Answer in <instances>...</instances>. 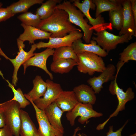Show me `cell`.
<instances>
[{
  "instance_id": "6da1fadb",
  "label": "cell",
  "mask_w": 136,
  "mask_h": 136,
  "mask_svg": "<svg viewBox=\"0 0 136 136\" xmlns=\"http://www.w3.org/2000/svg\"><path fill=\"white\" fill-rule=\"evenodd\" d=\"M69 15L65 11L55 8L52 15L41 21L37 27L43 31L51 33L50 37H64L74 31L81 32L69 20Z\"/></svg>"
},
{
  "instance_id": "7a4b0ae2",
  "label": "cell",
  "mask_w": 136,
  "mask_h": 136,
  "mask_svg": "<svg viewBox=\"0 0 136 136\" xmlns=\"http://www.w3.org/2000/svg\"><path fill=\"white\" fill-rule=\"evenodd\" d=\"M55 8L64 10L67 13L69 21L81 28L83 32V39L86 43H90L94 30L92 26L88 24V19L84 18L85 16L82 12L70 1H64L57 5Z\"/></svg>"
},
{
  "instance_id": "3957f363",
  "label": "cell",
  "mask_w": 136,
  "mask_h": 136,
  "mask_svg": "<svg viewBox=\"0 0 136 136\" xmlns=\"http://www.w3.org/2000/svg\"><path fill=\"white\" fill-rule=\"evenodd\" d=\"M77 55L78 59L77 67L80 73L92 76L96 72L101 73L106 68L102 57L94 53L83 52Z\"/></svg>"
},
{
  "instance_id": "277c9868",
  "label": "cell",
  "mask_w": 136,
  "mask_h": 136,
  "mask_svg": "<svg viewBox=\"0 0 136 136\" xmlns=\"http://www.w3.org/2000/svg\"><path fill=\"white\" fill-rule=\"evenodd\" d=\"M120 70L119 68H117V72L115 76V79L111 81L109 89L111 94L116 95L118 100V104L115 110L110 115L109 118L103 123L98 125V127L100 129H103L105 125L110 118L116 116L120 111L124 110L126 103L132 100L134 97V93L131 87L128 88L126 91L124 92L118 86L117 79Z\"/></svg>"
},
{
  "instance_id": "5b68a950",
  "label": "cell",
  "mask_w": 136,
  "mask_h": 136,
  "mask_svg": "<svg viewBox=\"0 0 136 136\" xmlns=\"http://www.w3.org/2000/svg\"><path fill=\"white\" fill-rule=\"evenodd\" d=\"M5 125L13 135L20 136L21 123L20 110L18 103L11 100L2 103Z\"/></svg>"
},
{
  "instance_id": "8992f818",
  "label": "cell",
  "mask_w": 136,
  "mask_h": 136,
  "mask_svg": "<svg viewBox=\"0 0 136 136\" xmlns=\"http://www.w3.org/2000/svg\"><path fill=\"white\" fill-rule=\"evenodd\" d=\"M73 4L80 10L87 18L92 25L94 30L96 32L108 29L111 30L113 28L109 23H105L104 18L101 14L95 18H93L89 12L90 9L94 10L96 6L91 0H84L82 3L78 0H74Z\"/></svg>"
},
{
  "instance_id": "52a82bcc",
  "label": "cell",
  "mask_w": 136,
  "mask_h": 136,
  "mask_svg": "<svg viewBox=\"0 0 136 136\" xmlns=\"http://www.w3.org/2000/svg\"><path fill=\"white\" fill-rule=\"evenodd\" d=\"M93 33L95 36L92 38V40L95 41L97 44L108 53L115 49L118 44L127 43L130 40L128 34L116 35L106 30Z\"/></svg>"
},
{
  "instance_id": "ba28073f",
  "label": "cell",
  "mask_w": 136,
  "mask_h": 136,
  "mask_svg": "<svg viewBox=\"0 0 136 136\" xmlns=\"http://www.w3.org/2000/svg\"><path fill=\"white\" fill-rule=\"evenodd\" d=\"M103 115L102 113L93 109V105L78 102L71 111L66 113V116L71 125L73 126L75 120L78 116L80 117L78 120V122L83 124L91 118L99 117Z\"/></svg>"
},
{
  "instance_id": "9c48e42d",
  "label": "cell",
  "mask_w": 136,
  "mask_h": 136,
  "mask_svg": "<svg viewBox=\"0 0 136 136\" xmlns=\"http://www.w3.org/2000/svg\"><path fill=\"white\" fill-rule=\"evenodd\" d=\"M17 43L19 51L17 55L14 59L10 58L7 56L0 47L1 55L10 60L14 66V70L12 76V84L15 86H16L18 82L17 73L20 66L28 59L34 55V52L37 49L36 44H34L32 45L30 50L28 52H26L24 50L25 45L23 43L20 42Z\"/></svg>"
},
{
  "instance_id": "30bf717a",
  "label": "cell",
  "mask_w": 136,
  "mask_h": 136,
  "mask_svg": "<svg viewBox=\"0 0 136 136\" xmlns=\"http://www.w3.org/2000/svg\"><path fill=\"white\" fill-rule=\"evenodd\" d=\"M46 82L47 88L43 97L33 101L38 108L43 110L54 102L63 91L60 84L49 79Z\"/></svg>"
},
{
  "instance_id": "8fae6325",
  "label": "cell",
  "mask_w": 136,
  "mask_h": 136,
  "mask_svg": "<svg viewBox=\"0 0 136 136\" xmlns=\"http://www.w3.org/2000/svg\"><path fill=\"white\" fill-rule=\"evenodd\" d=\"M83 36V33L81 32L76 31L62 37H50L48 42H40L37 43L36 48L39 49L46 48L53 49L63 46H72L75 41L81 39Z\"/></svg>"
},
{
  "instance_id": "7c38bea8",
  "label": "cell",
  "mask_w": 136,
  "mask_h": 136,
  "mask_svg": "<svg viewBox=\"0 0 136 136\" xmlns=\"http://www.w3.org/2000/svg\"><path fill=\"white\" fill-rule=\"evenodd\" d=\"M26 98L31 103L35 110L39 128L38 129L41 136H60L63 134L56 130L51 125L43 110L36 106L33 101L26 95Z\"/></svg>"
},
{
  "instance_id": "4fadbf2b",
  "label": "cell",
  "mask_w": 136,
  "mask_h": 136,
  "mask_svg": "<svg viewBox=\"0 0 136 136\" xmlns=\"http://www.w3.org/2000/svg\"><path fill=\"white\" fill-rule=\"evenodd\" d=\"M123 9V20L119 36L128 34L131 40L136 35V23L132 14L130 0H122Z\"/></svg>"
},
{
  "instance_id": "5bb4252c",
  "label": "cell",
  "mask_w": 136,
  "mask_h": 136,
  "mask_svg": "<svg viewBox=\"0 0 136 136\" xmlns=\"http://www.w3.org/2000/svg\"><path fill=\"white\" fill-rule=\"evenodd\" d=\"M54 51L53 49L47 48L41 52L34 53L33 56L28 59L22 64L24 68V74L25 73L26 70L28 66H35L44 70L49 75L50 80H53L52 74L47 69L46 62L49 57L53 55Z\"/></svg>"
},
{
  "instance_id": "9a60e30c",
  "label": "cell",
  "mask_w": 136,
  "mask_h": 136,
  "mask_svg": "<svg viewBox=\"0 0 136 136\" xmlns=\"http://www.w3.org/2000/svg\"><path fill=\"white\" fill-rule=\"evenodd\" d=\"M116 71V68L114 65L108 64L99 76L90 78L87 82L95 94H98L103 88V85L104 83L115 79L114 75Z\"/></svg>"
},
{
  "instance_id": "2e32d148",
  "label": "cell",
  "mask_w": 136,
  "mask_h": 136,
  "mask_svg": "<svg viewBox=\"0 0 136 136\" xmlns=\"http://www.w3.org/2000/svg\"><path fill=\"white\" fill-rule=\"evenodd\" d=\"M21 26L24 29L23 32L17 39L24 42L29 41V44H35V41L38 40L49 39L51 34L43 31L37 27L26 25L22 23Z\"/></svg>"
},
{
  "instance_id": "e0dca14e",
  "label": "cell",
  "mask_w": 136,
  "mask_h": 136,
  "mask_svg": "<svg viewBox=\"0 0 136 136\" xmlns=\"http://www.w3.org/2000/svg\"><path fill=\"white\" fill-rule=\"evenodd\" d=\"M43 111L51 125L56 130L63 134L64 129L61 122V118L64 112L54 101Z\"/></svg>"
},
{
  "instance_id": "ac0fdd59",
  "label": "cell",
  "mask_w": 136,
  "mask_h": 136,
  "mask_svg": "<svg viewBox=\"0 0 136 136\" xmlns=\"http://www.w3.org/2000/svg\"><path fill=\"white\" fill-rule=\"evenodd\" d=\"M72 46L77 54L83 52H88L94 53L102 57L107 56L108 53L97 44L96 42L91 40L90 43L84 44L81 39L76 40L73 43Z\"/></svg>"
},
{
  "instance_id": "d6986e66",
  "label": "cell",
  "mask_w": 136,
  "mask_h": 136,
  "mask_svg": "<svg viewBox=\"0 0 136 136\" xmlns=\"http://www.w3.org/2000/svg\"><path fill=\"white\" fill-rule=\"evenodd\" d=\"M73 91L78 102L92 105L95 104L96 99L95 93L90 86L82 84L75 87Z\"/></svg>"
},
{
  "instance_id": "ffe728a7",
  "label": "cell",
  "mask_w": 136,
  "mask_h": 136,
  "mask_svg": "<svg viewBox=\"0 0 136 136\" xmlns=\"http://www.w3.org/2000/svg\"><path fill=\"white\" fill-rule=\"evenodd\" d=\"M54 102L63 112L71 111L78 103L73 91H63Z\"/></svg>"
},
{
  "instance_id": "44dd1931",
  "label": "cell",
  "mask_w": 136,
  "mask_h": 136,
  "mask_svg": "<svg viewBox=\"0 0 136 136\" xmlns=\"http://www.w3.org/2000/svg\"><path fill=\"white\" fill-rule=\"evenodd\" d=\"M21 136H41L28 114L21 109Z\"/></svg>"
},
{
  "instance_id": "7402d4cb",
  "label": "cell",
  "mask_w": 136,
  "mask_h": 136,
  "mask_svg": "<svg viewBox=\"0 0 136 136\" xmlns=\"http://www.w3.org/2000/svg\"><path fill=\"white\" fill-rule=\"evenodd\" d=\"M33 87L32 90L27 94H24L34 101L43 96L47 88V85L41 77L39 75L36 76L33 80Z\"/></svg>"
},
{
  "instance_id": "603a6c76",
  "label": "cell",
  "mask_w": 136,
  "mask_h": 136,
  "mask_svg": "<svg viewBox=\"0 0 136 136\" xmlns=\"http://www.w3.org/2000/svg\"><path fill=\"white\" fill-rule=\"evenodd\" d=\"M122 0H119L118 5L114 9L109 12V23L113 28L120 30L123 23V9Z\"/></svg>"
},
{
  "instance_id": "cb8c5ba5",
  "label": "cell",
  "mask_w": 136,
  "mask_h": 136,
  "mask_svg": "<svg viewBox=\"0 0 136 136\" xmlns=\"http://www.w3.org/2000/svg\"><path fill=\"white\" fill-rule=\"evenodd\" d=\"M77 65V62L75 60L68 59L53 61L50 67L51 70L53 72L62 74L69 73Z\"/></svg>"
},
{
  "instance_id": "d4e9b609",
  "label": "cell",
  "mask_w": 136,
  "mask_h": 136,
  "mask_svg": "<svg viewBox=\"0 0 136 136\" xmlns=\"http://www.w3.org/2000/svg\"><path fill=\"white\" fill-rule=\"evenodd\" d=\"M61 0H48L38 8L36 14L41 20L46 19L50 16L55 9L57 5L61 3Z\"/></svg>"
},
{
  "instance_id": "484cf974",
  "label": "cell",
  "mask_w": 136,
  "mask_h": 136,
  "mask_svg": "<svg viewBox=\"0 0 136 136\" xmlns=\"http://www.w3.org/2000/svg\"><path fill=\"white\" fill-rule=\"evenodd\" d=\"M53 55V61L68 59H73L77 63L78 61L77 54L72 46H63L55 49Z\"/></svg>"
},
{
  "instance_id": "4316f807",
  "label": "cell",
  "mask_w": 136,
  "mask_h": 136,
  "mask_svg": "<svg viewBox=\"0 0 136 136\" xmlns=\"http://www.w3.org/2000/svg\"><path fill=\"white\" fill-rule=\"evenodd\" d=\"M44 0H20L8 6L14 15L19 13H25L34 5L42 4Z\"/></svg>"
},
{
  "instance_id": "83f0119b",
  "label": "cell",
  "mask_w": 136,
  "mask_h": 136,
  "mask_svg": "<svg viewBox=\"0 0 136 136\" xmlns=\"http://www.w3.org/2000/svg\"><path fill=\"white\" fill-rule=\"evenodd\" d=\"M92 2L96 8L95 17H97L102 13L114 9L117 6L119 0H93Z\"/></svg>"
},
{
  "instance_id": "f1b7e54d",
  "label": "cell",
  "mask_w": 136,
  "mask_h": 136,
  "mask_svg": "<svg viewBox=\"0 0 136 136\" xmlns=\"http://www.w3.org/2000/svg\"><path fill=\"white\" fill-rule=\"evenodd\" d=\"M0 75L8 83V86L11 89L14 93V97L11 100L15 101L18 102L21 109L24 108L27 106L29 105L30 102L25 97L21 89L19 88L17 89H16L14 86L8 80H6L4 78L3 74L1 71Z\"/></svg>"
},
{
  "instance_id": "f546056e",
  "label": "cell",
  "mask_w": 136,
  "mask_h": 136,
  "mask_svg": "<svg viewBox=\"0 0 136 136\" xmlns=\"http://www.w3.org/2000/svg\"><path fill=\"white\" fill-rule=\"evenodd\" d=\"M119 55L120 61L124 64L130 60L136 61V42L128 45Z\"/></svg>"
},
{
  "instance_id": "4dcf8cb0",
  "label": "cell",
  "mask_w": 136,
  "mask_h": 136,
  "mask_svg": "<svg viewBox=\"0 0 136 136\" xmlns=\"http://www.w3.org/2000/svg\"><path fill=\"white\" fill-rule=\"evenodd\" d=\"M17 18L22 23L26 25L36 27L38 26L41 20L37 15L27 12L19 15Z\"/></svg>"
},
{
  "instance_id": "1f68e13d",
  "label": "cell",
  "mask_w": 136,
  "mask_h": 136,
  "mask_svg": "<svg viewBox=\"0 0 136 136\" xmlns=\"http://www.w3.org/2000/svg\"><path fill=\"white\" fill-rule=\"evenodd\" d=\"M14 15L8 7L6 8H0V22L5 21Z\"/></svg>"
},
{
  "instance_id": "d6a6232c",
  "label": "cell",
  "mask_w": 136,
  "mask_h": 136,
  "mask_svg": "<svg viewBox=\"0 0 136 136\" xmlns=\"http://www.w3.org/2000/svg\"><path fill=\"white\" fill-rule=\"evenodd\" d=\"M128 121V120H127L121 128L115 131H113V126H110L109 131L107 133L106 136H122L121 135L122 131ZM84 134L85 136H86V135Z\"/></svg>"
},
{
  "instance_id": "836d02e7",
  "label": "cell",
  "mask_w": 136,
  "mask_h": 136,
  "mask_svg": "<svg viewBox=\"0 0 136 136\" xmlns=\"http://www.w3.org/2000/svg\"><path fill=\"white\" fill-rule=\"evenodd\" d=\"M0 136H13L9 128L5 125L0 128Z\"/></svg>"
},
{
  "instance_id": "e575fe53",
  "label": "cell",
  "mask_w": 136,
  "mask_h": 136,
  "mask_svg": "<svg viewBox=\"0 0 136 136\" xmlns=\"http://www.w3.org/2000/svg\"><path fill=\"white\" fill-rule=\"evenodd\" d=\"M5 125L4 110L2 103L0 104V128Z\"/></svg>"
},
{
  "instance_id": "d590c367",
  "label": "cell",
  "mask_w": 136,
  "mask_h": 136,
  "mask_svg": "<svg viewBox=\"0 0 136 136\" xmlns=\"http://www.w3.org/2000/svg\"><path fill=\"white\" fill-rule=\"evenodd\" d=\"M130 1L131 11L136 23V0H130Z\"/></svg>"
},
{
  "instance_id": "8d00e7d4",
  "label": "cell",
  "mask_w": 136,
  "mask_h": 136,
  "mask_svg": "<svg viewBox=\"0 0 136 136\" xmlns=\"http://www.w3.org/2000/svg\"><path fill=\"white\" fill-rule=\"evenodd\" d=\"M81 129V128L79 127H77L75 129L74 133L72 136H76V134L77 131Z\"/></svg>"
},
{
  "instance_id": "74e56055",
  "label": "cell",
  "mask_w": 136,
  "mask_h": 136,
  "mask_svg": "<svg viewBox=\"0 0 136 136\" xmlns=\"http://www.w3.org/2000/svg\"><path fill=\"white\" fill-rule=\"evenodd\" d=\"M129 136H136V133H134L133 134L130 135Z\"/></svg>"
},
{
  "instance_id": "f35d334b",
  "label": "cell",
  "mask_w": 136,
  "mask_h": 136,
  "mask_svg": "<svg viewBox=\"0 0 136 136\" xmlns=\"http://www.w3.org/2000/svg\"><path fill=\"white\" fill-rule=\"evenodd\" d=\"M2 3L1 2H0V8H1V7L2 6Z\"/></svg>"
},
{
  "instance_id": "ab89813d",
  "label": "cell",
  "mask_w": 136,
  "mask_h": 136,
  "mask_svg": "<svg viewBox=\"0 0 136 136\" xmlns=\"http://www.w3.org/2000/svg\"><path fill=\"white\" fill-rule=\"evenodd\" d=\"M0 43H1V40H0ZM1 60V59L0 58V60Z\"/></svg>"
},
{
  "instance_id": "60d3db41",
  "label": "cell",
  "mask_w": 136,
  "mask_h": 136,
  "mask_svg": "<svg viewBox=\"0 0 136 136\" xmlns=\"http://www.w3.org/2000/svg\"><path fill=\"white\" fill-rule=\"evenodd\" d=\"M63 136V135H62V136Z\"/></svg>"
},
{
  "instance_id": "b9f144b4",
  "label": "cell",
  "mask_w": 136,
  "mask_h": 136,
  "mask_svg": "<svg viewBox=\"0 0 136 136\" xmlns=\"http://www.w3.org/2000/svg\"></svg>"
}]
</instances>
